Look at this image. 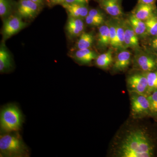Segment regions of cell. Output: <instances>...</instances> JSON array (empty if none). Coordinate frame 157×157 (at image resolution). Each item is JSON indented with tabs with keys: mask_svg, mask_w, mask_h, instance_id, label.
Listing matches in <instances>:
<instances>
[{
	"mask_svg": "<svg viewBox=\"0 0 157 157\" xmlns=\"http://www.w3.org/2000/svg\"><path fill=\"white\" fill-rule=\"evenodd\" d=\"M113 51L111 48H109L106 52L98 55L94 61L98 67L103 70H107L113 65Z\"/></svg>",
	"mask_w": 157,
	"mask_h": 157,
	"instance_id": "cell-18",
	"label": "cell"
},
{
	"mask_svg": "<svg viewBox=\"0 0 157 157\" xmlns=\"http://www.w3.org/2000/svg\"><path fill=\"white\" fill-rule=\"evenodd\" d=\"M42 6L30 0H19L16 4L15 13L24 20H33L40 13Z\"/></svg>",
	"mask_w": 157,
	"mask_h": 157,
	"instance_id": "cell-6",
	"label": "cell"
},
{
	"mask_svg": "<svg viewBox=\"0 0 157 157\" xmlns=\"http://www.w3.org/2000/svg\"><path fill=\"white\" fill-rule=\"evenodd\" d=\"M157 0H138V3L155 5Z\"/></svg>",
	"mask_w": 157,
	"mask_h": 157,
	"instance_id": "cell-31",
	"label": "cell"
},
{
	"mask_svg": "<svg viewBox=\"0 0 157 157\" xmlns=\"http://www.w3.org/2000/svg\"><path fill=\"white\" fill-rule=\"evenodd\" d=\"M151 46L156 52H157V36L154 37L152 40Z\"/></svg>",
	"mask_w": 157,
	"mask_h": 157,
	"instance_id": "cell-32",
	"label": "cell"
},
{
	"mask_svg": "<svg viewBox=\"0 0 157 157\" xmlns=\"http://www.w3.org/2000/svg\"><path fill=\"white\" fill-rule=\"evenodd\" d=\"M98 56L97 52L90 48L76 50L70 56L78 64L86 65L95 61Z\"/></svg>",
	"mask_w": 157,
	"mask_h": 157,
	"instance_id": "cell-10",
	"label": "cell"
},
{
	"mask_svg": "<svg viewBox=\"0 0 157 157\" xmlns=\"http://www.w3.org/2000/svg\"><path fill=\"white\" fill-rule=\"evenodd\" d=\"M16 6L13 0H0V16L3 21L13 14Z\"/></svg>",
	"mask_w": 157,
	"mask_h": 157,
	"instance_id": "cell-21",
	"label": "cell"
},
{
	"mask_svg": "<svg viewBox=\"0 0 157 157\" xmlns=\"http://www.w3.org/2000/svg\"><path fill=\"white\" fill-rule=\"evenodd\" d=\"M83 19L68 17L66 25V31L68 37L71 39L78 38L84 32Z\"/></svg>",
	"mask_w": 157,
	"mask_h": 157,
	"instance_id": "cell-9",
	"label": "cell"
},
{
	"mask_svg": "<svg viewBox=\"0 0 157 157\" xmlns=\"http://www.w3.org/2000/svg\"><path fill=\"white\" fill-rule=\"evenodd\" d=\"M148 83L147 96L151 94L157 89V70L152 72L146 73Z\"/></svg>",
	"mask_w": 157,
	"mask_h": 157,
	"instance_id": "cell-24",
	"label": "cell"
},
{
	"mask_svg": "<svg viewBox=\"0 0 157 157\" xmlns=\"http://www.w3.org/2000/svg\"><path fill=\"white\" fill-rule=\"evenodd\" d=\"M135 65L142 72H152L157 70V57L151 53L140 52L135 56Z\"/></svg>",
	"mask_w": 157,
	"mask_h": 157,
	"instance_id": "cell-8",
	"label": "cell"
},
{
	"mask_svg": "<svg viewBox=\"0 0 157 157\" xmlns=\"http://www.w3.org/2000/svg\"><path fill=\"white\" fill-rule=\"evenodd\" d=\"M114 21L116 27L117 49L122 50L125 49L124 21H121L119 18H116Z\"/></svg>",
	"mask_w": 157,
	"mask_h": 157,
	"instance_id": "cell-22",
	"label": "cell"
},
{
	"mask_svg": "<svg viewBox=\"0 0 157 157\" xmlns=\"http://www.w3.org/2000/svg\"><path fill=\"white\" fill-rule=\"evenodd\" d=\"M66 10L68 17L84 19L87 16L89 9L87 4L63 3L61 5Z\"/></svg>",
	"mask_w": 157,
	"mask_h": 157,
	"instance_id": "cell-11",
	"label": "cell"
},
{
	"mask_svg": "<svg viewBox=\"0 0 157 157\" xmlns=\"http://www.w3.org/2000/svg\"><path fill=\"white\" fill-rule=\"evenodd\" d=\"M30 1H33V2H34L38 3V4L42 5V6H43L44 4V2H45L44 0H30Z\"/></svg>",
	"mask_w": 157,
	"mask_h": 157,
	"instance_id": "cell-33",
	"label": "cell"
},
{
	"mask_svg": "<svg viewBox=\"0 0 157 157\" xmlns=\"http://www.w3.org/2000/svg\"><path fill=\"white\" fill-rule=\"evenodd\" d=\"M17 132L4 133L1 135V157L29 156V151L28 148Z\"/></svg>",
	"mask_w": 157,
	"mask_h": 157,
	"instance_id": "cell-2",
	"label": "cell"
},
{
	"mask_svg": "<svg viewBox=\"0 0 157 157\" xmlns=\"http://www.w3.org/2000/svg\"><path fill=\"white\" fill-rule=\"evenodd\" d=\"M85 22L87 25L90 26H100L103 25L104 22V19L97 18L93 17L88 14L87 16L85 18Z\"/></svg>",
	"mask_w": 157,
	"mask_h": 157,
	"instance_id": "cell-27",
	"label": "cell"
},
{
	"mask_svg": "<svg viewBox=\"0 0 157 157\" xmlns=\"http://www.w3.org/2000/svg\"><path fill=\"white\" fill-rule=\"evenodd\" d=\"M148 36H157V12L145 21Z\"/></svg>",
	"mask_w": 157,
	"mask_h": 157,
	"instance_id": "cell-23",
	"label": "cell"
},
{
	"mask_svg": "<svg viewBox=\"0 0 157 157\" xmlns=\"http://www.w3.org/2000/svg\"><path fill=\"white\" fill-rule=\"evenodd\" d=\"M95 40V37L92 33L84 32L78 37L75 48L76 50L91 48Z\"/></svg>",
	"mask_w": 157,
	"mask_h": 157,
	"instance_id": "cell-19",
	"label": "cell"
},
{
	"mask_svg": "<svg viewBox=\"0 0 157 157\" xmlns=\"http://www.w3.org/2000/svg\"><path fill=\"white\" fill-rule=\"evenodd\" d=\"M127 86L129 92H135L147 96L148 83L146 73H136L127 78Z\"/></svg>",
	"mask_w": 157,
	"mask_h": 157,
	"instance_id": "cell-7",
	"label": "cell"
},
{
	"mask_svg": "<svg viewBox=\"0 0 157 157\" xmlns=\"http://www.w3.org/2000/svg\"><path fill=\"white\" fill-rule=\"evenodd\" d=\"M154 145L148 135L142 129L129 132L122 140L117 150L118 156L151 157L154 155Z\"/></svg>",
	"mask_w": 157,
	"mask_h": 157,
	"instance_id": "cell-1",
	"label": "cell"
},
{
	"mask_svg": "<svg viewBox=\"0 0 157 157\" xmlns=\"http://www.w3.org/2000/svg\"><path fill=\"white\" fill-rule=\"evenodd\" d=\"M124 48H131L133 49L139 48V39L135 31L132 28L128 20L124 21Z\"/></svg>",
	"mask_w": 157,
	"mask_h": 157,
	"instance_id": "cell-14",
	"label": "cell"
},
{
	"mask_svg": "<svg viewBox=\"0 0 157 157\" xmlns=\"http://www.w3.org/2000/svg\"><path fill=\"white\" fill-rule=\"evenodd\" d=\"M130 93L131 112L135 118L151 116L147 96L135 92Z\"/></svg>",
	"mask_w": 157,
	"mask_h": 157,
	"instance_id": "cell-4",
	"label": "cell"
},
{
	"mask_svg": "<svg viewBox=\"0 0 157 157\" xmlns=\"http://www.w3.org/2000/svg\"><path fill=\"white\" fill-rule=\"evenodd\" d=\"M156 12L155 5L138 3L132 14L137 18L146 21Z\"/></svg>",
	"mask_w": 157,
	"mask_h": 157,
	"instance_id": "cell-16",
	"label": "cell"
},
{
	"mask_svg": "<svg viewBox=\"0 0 157 157\" xmlns=\"http://www.w3.org/2000/svg\"><path fill=\"white\" fill-rule=\"evenodd\" d=\"M23 116L19 108L15 104H10L1 109L0 126L4 133L17 132L22 126Z\"/></svg>",
	"mask_w": 157,
	"mask_h": 157,
	"instance_id": "cell-3",
	"label": "cell"
},
{
	"mask_svg": "<svg viewBox=\"0 0 157 157\" xmlns=\"http://www.w3.org/2000/svg\"><path fill=\"white\" fill-rule=\"evenodd\" d=\"M90 1V0H65L64 3H78L88 5Z\"/></svg>",
	"mask_w": 157,
	"mask_h": 157,
	"instance_id": "cell-30",
	"label": "cell"
},
{
	"mask_svg": "<svg viewBox=\"0 0 157 157\" xmlns=\"http://www.w3.org/2000/svg\"><path fill=\"white\" fill-rule=\"evenodd\" d=\"M28 25V23L16 13L3 20L2 35L3 41L11 38L17 34Z\"/></svg>",
	"mask_w": 157,
	"mask_h": 157,
	"instance_id": "cell-5",
	"label": "cell"
},
{
	"mask_svg": "<svg viewBox=\"0 0 157 157\" xmlns=\"http://www.w3.org/2000/svg\"><path fill=\"white\" fill-rule=\"evenodd\" d=\"M97 44L100 49H106L110 46V35L108 23L103 24L99 27L97 36Z\"/></svg>",
	"mask_w": 157,
	"mask_h": 157,
	"instance_id": "cell-17",
	"label": "cell"
},
{
	"mask_svg": "<svg viewBox=\"0 0 157 157\" xmlns=\"http://www.w3.org/2000/svg\"><path fill=\"white\" fill-rule=\"evenodd\" d=\"M119 0H97L101 9L114 18H119L123 15Z\"/></svg>",
	"mask_w": 157,
	"mask_h": 157,
	"instance_id": "cell-12",
	"label": "cell"
},
{
	"mask_svg": "<svg viewBox=\"0 0 157 157\" xmlns=\"http://www.w3.org/2000/svg\"><path fill=\"white\" fill-rule=\"evenodd\" d=\"M12 58L3 41L0 46V72L1 73H8L12 70Z\"/></svg>",
	"mask_w": 157,
	"mask_h": 157,
	"instance_id": "cell-15",
	"label": "cell"
},
{
	"mask_svg": "<svg viewBox=\"0 0 157 157\" xmlns=\"http://www.w3.org/2000/svg\"><path fill=\"white\" fill-rule=\"evenodd\" d=\"M47 5L50 7L56 6V5H62L64 3L65 0H44Z\"/></svg>",
	"mask_w": 157,
	"mask_h": 157,
	"instance_id": "cell-29",
	"label": "cell"
},
{
	"mask_svg": "<svg viewBox=\"0 0 157 157\" xmlns=\"http://www.w3.org/2000/svg\"><path fill=\"white\" fill-rule=\"evenodd\" d=\"M132 59V53L126 49H122L117 55L114 59L113 68L116 72H122L130 66Z\"/></svg>",
	"mask_w": 157,
	"mask_h": 157,
	"instance_id": "cell-13",
	"label": "cell"
},
{
	"mask_svg": "<svg viewBox=\"0 0 157 157\" xmlns=\"http://www.w3.org/2000/svg\"><path fill=\"white\" fill-rule=\"evenodd\" d=\"M128 20L138 37H144L147 35L145 21L137 18L132 14H131Z\"/></svg>",
	"mask_w": 157,
	"mask_h": 157,
	"instance_id": "cell-20",
	"label": "cell"
},
{
	"mask_svg": "<svg viewBox=\"0 0 157 157\" xmlns=\"http://www.w3.org/2000/svg\"><path fill=\"white\" fill-rule=\"evenodd\" d=\"M147 97L151 116L157 118V89Z\"/></svg>",
	"mask_w": 157,
	"mask_h": 157,
	"instance_id": "cell-25",
	"label": "cell"
},
{
	"mask_svg": "<svg viewBox=\"0 0 157 157\" xmlns=\"http://www.w3.org/2000/svg\"><path fill=\"white\" fill-rule=\"evenodd\" d=\"M109 25V35H110V46L117 49V38L116 27L115 21L107 22Z\"/></svg>",
	"mask_w": 157,
	"mask_h": 157,
	"instance_id": "cell-26",
	"label": "cell"
},
{
	"mask_svg": "<svg viewBox=\"0 0 157 157\" xmlns=\"http://www.w3.org/2000/svg\"><path fill=\"white\" fill-rule=\"evenodd\" d=\"M88 15L93 16V17H97V18H102L104 19V17L103 13L100 10L97 9H92L89 10Z\"/></svg>",
	"mask_w": 157,
	"mask_h": 157,
	"instance_id": "cell-28",
	"label": "cell"
}]
</instances>
